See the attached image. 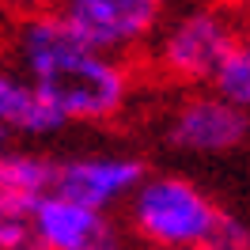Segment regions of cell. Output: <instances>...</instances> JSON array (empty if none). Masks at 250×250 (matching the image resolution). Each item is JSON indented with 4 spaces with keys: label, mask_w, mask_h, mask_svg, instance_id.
<instances>
[{
    "label": "cell",
    "mask_w": 250,
    "mask_h": 250,
    "mask_svg": "<svg viewBox=\"0 0 250 250\" xmlns=\"http://www.w3.org/2000/svg\"><path fill=\"white\" fill-rule=\"evenodd\" d=\"M167 4L171 0H57V12L80 38L125 57L152 42Z\"/></svg>",
    "instance_id": "4"
},
{
    "label": "cell",
    "mask_w": 250,
    "mask_h": 250,
    "mask_svg": "<svg viewBox=\"0 0 250 250\" xmlns=\"http://www.w3.org/2000/svg\"><path fill=\"white\" fill-rule=\"evenodd\" d=\"M159 250H220L216 243H182V247H159Z\"/></svg>",
    "instance_id": "14"
},
{
    "label": "cell",
    "mask_w": 250,
    "mask_h": 250,
    "mask_svg": "<svg viewBox=\"0 0 250 250\" xmlns=\"http://www.w3.org/2000/svg\"><path fill=\"white\" fill-rule=\"evenodd\" d=\"M208 83H212V91H220L224 99H231L235 106H243L250 114V23L239 27L235 46L228 49V57L220 61L216 76Z\"/></svg>",
    "instance_id": "10"
},
{
    "label": "cell",
    "mask_w": 250,
    "mask_h": 250,
    "mask_svg": "<svg viewBox=\"0 0 250 250\" xmlns=\"http://www.w3.org/2000/svg\"><path fill=\"white\" fill-rule=\"evenodd\" d=\"M235 4H250V0H235Z\"/></svg>",
    "instance_id": "16"
},
{
    "label": "cell",
    "mask_w": 250,
    "mask_h": 250,
    "mask_svg": "<svg viewBox=\"0 0 250 250\" xmlns=\"http://www.w3.org/2000/svg\"><path fill=\"white\" fill-rule=\"evenodd\" d=\"M34 224L46 250H125V239L110 212L61 193H46L42 201H34Z\"/></svg>",
    "instance_id": "7"
},
{
    "label": "cell",
    "mask_w": 250,
    "mask_h": 250,
    "mask_svg": "<svg viewBox=\"0 0 250 250\" xmlns=\"http://www.w3.org/2000/svg\"><path fill=\"white\" fill-rule=\"evenodd\" d=\"M8 144H12V133H8V129H4V125H0V152H4V148H8Z\"/></svg>",
    "instance_id": "15"
},
{
    "label": "cell",
    "mask_w": 250,
    "mask_h": 250,
    "mask_svg": "<svg viewBox=\"0 0 250 250\" xmlns=\"http://www.w3.org/2000/svg\"><path fill=\"white\" fill-rule=\"evenodd\" d=\"M0 250H46L34 224V205L0 197Z\"/></svg>",
    "instance_id": "11"
},
{
    "label": "cell",
    "mask_w": 250,
    "mask_h": 250,
    "mask_svg": "<svg viewBox=\"0 0 250 250\" xmlns=\"http://www.w3.org/2000/svg\"><path fill=\"white\" fill-rule=\"evenodd\" d=\"M144 174H148L144 163L133 156H76L57 163L53 193L91 205L99 212H114L118 205L129 201V193Z\"/></svg>",
    "instance_id": "6"
},
{
    "label": "cell",
    "mask_w": 250,
    "mask_h": 250,
    "mask_svg": "<svg viewBox=\"0 0 250 250\" xmlns=\"http://www.w3.org/2000/svg\"><path fill=\"white\" fill-rule=\"evenodd\" d=\"M0 125L12 137H53L68 122L23 68L0 64Z\"/></svg>",
    "instance_id": "8"
},
{
    "label": "cell",
    "mask_w": 250,
    "mask_h": 250,
    "mask_svg": "<svg viewBox=\"0 0 250 250\" xmlns=\"http://www.w3.org/2000/svg\"><path fill=\"white\" fill-rule=\"evenodd\" d=\"M16 68L38 83L64 122H110L129 103V68L122 57L80 38L61 12H31L12 38Z\"/></svg>",
    "instance_id": "1"
},
{
    "label": "cell",
    "mask_w": 250,
    "mask_h": 250,
    "mask_svg": "<svg viewBox=\"0 0 250 250\" xmlns=\"http://www.w3.org/2000/svg\"><path fill=\"white\" fill-rule=\"evenodd\" d=\"M208 243H216L220 250H250V228L243 220H235V216L224 212L220 224H216V235H212Z\"/></svg>",
    "instance_id": "12"
},
{
    "label": "cell",
    "mask_w": 250,
    "mask_h": 250,
    "mask_svg": "<svg viewBox=\"0 0 250 250\" xmlns=\"http://www.w3.org/2000/svg\"><path fill=\"white\" fill-rule=\"evenodd\" d=\"M167 141L182 152L197 156H224L250 141V114L235 106L220 91L189 95L174 106L167 122Z\"/></svg>",
    "instance_id": "5"
},
{
    "label": "cell",
    "mask_w": 250,
    "mask_h": 250,
    "mask_svg": "<svg viewBox=\"0 0 250 250\" xmlns=\"http://www.w3.org/2000/svg\"><path fill=\"white\" fill-rule=\"evenodd\" d=\"M53 178H57V163L46 152L12 148V144L0 152V197L34 205L53 193Z\"/></svg>",
    "instance_id": "9"
},
{
    "label": "cell",
    "mask_w": 250,
    "mask_h": 250,
    "mask_svg": "<svg viewBox=\"0 0 250 250\" xmlns=\"http://www.w3.org/2000/svg\"><path fill=\"white\" fill-rule=\"evenodd\" d=\"M239 27L243 23L231 4L193 0L156 27V68L174 83H208L228 49L235 46Z\"/></svg>",
    "instance_id": "2"
},
{
    "label": "cell",
    "mask_w": 250,
    "mask_h": 250,
    "mask_svg": "<svg viewBox=\"0 0 250 250\" xmlns=\"http://www.w3.org/2000/svg\"><path fill=\"white\" fill-rule=\"evenodd\" d=\"M125 205L133 231L152 250L208 243L224 216V208L182 174H144Z\"/></svg>",
    "instance_id": "3"
},
{
    "label": "cell",
    "mask_w": 250,
    "mask_h": 250,
    "mask_svg": "<svg viewBox=\"0 0 250 250\" xmlns=\"http://www.w3.org/2000/svg\"><path fill=\"white\" fill-rule=\"evenodd\" d=\"M57 0H0V8H8V12H16V16H31V12H46L53 8Z\"/></svg>",
    "instance_id": "13"
}]
</instances>
